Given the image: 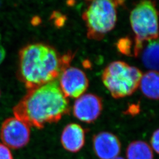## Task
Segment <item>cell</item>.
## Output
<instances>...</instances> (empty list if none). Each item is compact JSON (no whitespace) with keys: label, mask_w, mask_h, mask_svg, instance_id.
<instances>
[{"label":"cell","mask_w":159,"mask_h":159,"mask_svg":"<svg viewBox=\"0 0 159 159\" xmlns=\"http://www.w3.org/2000/svg\"><path fill=\"white\" fill-rule=\"evenodd\" d=\"M14 116L30 127L43 128L56 123L70 112L68 98L56 81L29 89L27 94L14 108Z\"/></svg>","instance_id":"1"},{"label":"cell","mask_w":159,"mask_h":159,"mask_svg":"<svg viewBox=\"0 0 159 159\" xmlns=\"http://www.w3.org/2000/svg\"><path fill=\"white\" fill-rule=\"evenodd\" d=\"M73 56L71 53L61 56L54 48L43 43L29 44L20 52V79L29 89L56 81L70 66Z\"/></svg>","instance_id":"2"},{"label":"cell","mask_w":159,"mask_h":159,"mask_svg":"<svg viewBox=\"0 0 159 159\" xmlns=\"http://www.w3.org/2000/svg\"><path fill=\"white\" fill-rule=\"evenodd\" d=\"M159 12L154 1H143L132 9L130 21L135 34L133 55L138 57L146 42L159 37Z\"/></svg>","instance_id":"3"},{"label":"cell","mask_w":159,"mask_h":159,"mask_svg":"<svg viewBox=\"0 0 159 159\" xmlns=\"http://www.w3.org/2000/svg\"><path fill=\"white\" fill-rule=\"evenodd\" d=\"M123 1L97 0L89 2L83 14L89 39L100 41L114 28L117 8Z\"/></svg>","instance_id":"4"},{"label":"cell","mask_w":159,"mask_h":159,"mask_svg":"<svg viewBox=\"0 0 159 159\" xmlns=\"http://www.w3.org/2000/svg\"><path fill=\"white\" fill-rule=\"evenodd\" d=\"M143 74L138 68L121 61L110 63L104 68L102 80L114 98L131 96L139 87Z\"/></svg>","instance_id":"5"},{"label":"cell","mask_w":159,"mask_h":159,"mask_svg":"<svg viewBox=\"0 0 159 159\" xmlns=\"http://www.w3.org/2000/svg\"><path fill=\"white\" fill-rule=\"evenodd\" d=\"M30 127L25 121L16 116L7 119L0 129L2 144L13 149L24 148L30 139Z\"/></svg>","instance_id":"6"},{"label":"cell","mask_w":159,"mask_h":159,"mask_svg":"<svg viewBox=\"0 0 159 159\" xmlns=\"http://www.w3.org/2000/svg\"><path fill=\"white\" fill-rule=\"evenodd\" d=\"M58 80V85L67 98H79L84 94L89 85L84 72L70 66L63 69Z\"/></svg>","instance_id":"7"},{"label":"cell","mask_w":159,"mask_h":159,"mask_svg":"<svg viewBox=\"0 0 159 159\" xmlns=\"http://www.w3.org/2000/svg\"><path fill=\"white\" fill-rule=\"evenodd\" d=\"M102 102L100 97L93 94H85L76 99L73 106L74 116L81 121L91 123L102 113Z\"/></svg>","instance_id":"8"},{"label":"cell","mask_w":159,"mask_h":159,"mask_svg":"<svg viewBox=\"0 0 159 159\" xmlns=\"http://www.w3.org/2000/svg\"><path fill=\"white\" fill-rule=\"evenodd\" d=\"M93 149L100 159H114L121 152V143L119 138L108 131H102L93 138Z\"/></svg>","instance_id":"9"},{"label":"cell","mask_w":159,"mask_h":159,"mask_svg":"<svg viewBox=\"0 0 159 159\" xmlns=\"http://www.w3.org/2000/svg\"><path fill=\"white\" fill-rule=\"evenodd\" d=\"M61 143L67 151L71 153L79 152L84 146L85 131L78 124L70 123L63 129Z\"/></svg>","instance_id":"10"},{"label":"cell","mask_w":159,"mask_h":159,"mask_svg":"<svg viewBox=\"0 0 159 159\" xmlns=\"http://www.w3.org/2000/svg\"><path fill=\"white\" fill-rule=\"evenodd\" d=\"M139 86L145 96L159 100V72L150 70L143 75Z\"/></svg>","instance_id":"11"},{"label":"cell","mask_w":159,"mask_h":159,"mask_svg":"<svg viewBox=\"0 0 159 159\" xmlns=\"http://www.w3.org/2000/svg\"><path fill=\"white\" fill-rule=\"evenodd\" d=\"M142 52L144 66L151 71L159 72V39L149 41Z\"/></svg>","instance_id":"12"},{"label":"cell","mask_w":159,"mask_h":159,"mask_svg":"<svg viewBox=\"0 0 159 159\" xmlns=\"http://www.w3.org/2000/svg\"><path fill=\"white\" fill-rule=\"evenodd\" d=\"M127 159H153L152 149L145 142L137 140L131 143L126 150Z\"/></svg>","instance_id":"13"},{"label":"cell","mask_w":159,"mask_h":159,"mask_svg":"<svg viewBox=\"0 0 159 159\" xmlns=\"http://www.w3.org/2000/svg\"><path fill=\"white\" fill-rule=\"evenodd\" d=\"M117 48L123 54L127 56H133L131 51L132 41L129 37L120 39L116 44Z\"/></svg>","instance_id":"14"},{"label":"cell","mask_w":159,"mask_h":159,"mask_svg":"<svg viewBox=\"0 0 159 159\" xmlns=\"http://www.w3.org/2000/svg\"><path fill=\"white\" fill-rule=\"evenodd\" d=\"M0 159H14L10 148L0 143Z\"/></svg>","instance_id":"15"},{"label":"cell","mask_w":159,"mask_h":159,"mask_svg":"<svg viewBox=\"0 0 159 159\" xmlns=\"http://www.w3.org/2000/svg\"><path fill=\"white\" fill-rule=\"evenodd\" d=\"M151 145L154 150L159 154V129L154 131L152 136Z\"/></svg>","instance_id":"16"},{"label":"cell","mask_w":159,"mask_h":159,"mask_svg":"<svg viewBox=\"0 0 159 159\" xmlns=\"http://www.w3.org/2000/svg\"><path fill=\"white\" fill-rule=\"evenodd\" d=\"M6 56V51L2 46H0V65L4 61Z\"/></svg>","instance_id":"17"},{"label":"cell","mask_w":159,"mask_h":159,"mask_svg":"<svg viewBox=\"0 0 159 159\" xmlns=\"http://www.w3.org/2000/svg\"><path fill=\"white\" fill-rule=\"evenodd\" d=\"M125 159L124 158H123V157H116V158H115V159Z\"/></svg>","instance_id":"18"},{"label":"cell","mask_w":159,"mask_h":159,"mask_svg":"<svg viewBox=\"0 0 159 159\" xmlns=\"http://www.w3.org/2000/svg\"><path fill=\"white\" fill-rule=\"evenodd\" d=\"M0 96H1V93H0Z\"/></svg>","instance_id":"19"}]
</instances>
